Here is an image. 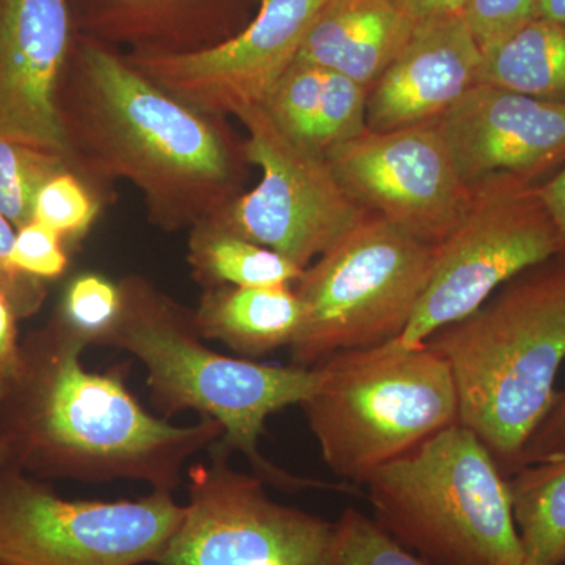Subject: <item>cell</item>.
Instances as JSON below:
<instances>
[{
	"label": "cell",
	"mask_w": 565,
	"mask_h": 565,
	"mask_svg": "<svg viewBox=\"0 0 565 565\" xmlns=\"http://www.w3.org/2000/svg\"><path fill=\"white\" fill-rule=\"evenodd\" d=\"M98 206L87 189L74 174L63 172L52 178L39 193L35 217L61 236H77L87 232Z\"/></svg>",
	"instance_id": "27"
},
{
	"label": "cell",
	"mask_w": 565,
	"mask_h": 565,
	"mask_svg": "<svg viewBox=\"0 0 565 565\" xmlns=\"http://www.w3.org/2000/svg\"><path fill=\"white\" fill-rule=\"evenodd\" d=\"M14 241V226L0 214V296L10 305L17 319H24L40 310L46 289L43 280L22 273L11 262Z\"/></svg>",
	"instance_id": "30"
},
{
	"label": "cell",
	"mask_w": 565,
	"mask_h": 565,
	"mask_svg": "<svg viewBox=\"0 0 565 565\" xmlns=\"http://www.w3.org/2000/svg\"><path fill=\"white\" fill-rule=\"evenodd\" d=\"M424 343L451 371L459 423L511 478L557 396L565 360V259L555 256L516 275L475 313Z\"/></svg>",
	"instance_id": "2"
},
{
	"label": "cell",
	"mask_w": 565,
	"mask_h": 565,
	"mask_svg": "<svg viewBox=\"0 0 565 565\" xmlns=\"http://www.w3.org/2000/svg\"><path fill=\"white\" fill-rule=\"evenodd\" d=\"M561 456H565V390L557 392L552 411L527 444L522 468L548 462Z\"/></svg>",
	"instance_id": "31"
},
{
	"label": "cell",
	"mask_w": 565,
	"mask_h": 565,
	"mask_svg": "<svg viewBox=\"0 0 565 565\" xmlns=\"http://www.w3.org/2000/svg\"><path fill=\"white\" fill-rule=\"evenodd\" d=\"M120 310V286L95 274L74 278L58 308L66 321L88 338L90 345L109 329Z\"/></svg>",
	"instance_id": "26"
},
{
	"label": "cell",
	"mask_w": 565,
	"mask_h": 565,
	"mask_svg": "<svg viewBox=\"0 0 565 565\" xmlns=\"http://www.w3.org/2000/svg\"><path fill=\"white\" fill-rule=\"evenodd\" d=\"M415 22L460 13L467 0H393Z\"/></svg>",
	"instance_id": "34"
},
{
	"label": "cell",
	"mask_w": 565,
	"mask_h": 565,
	"mask_svg": "<svg viewBox=\"0 0 565 565\" xmlns=\"http://www.w3.org/2000/svg\"><path fill=\"white\" fill-rule=\"evenodd\" d=\"M326 159L363 210L377 211V217L433 247L459 225L473 196L437 121L366 129Z\"/></svg>",
	"instance_id": "12"
},
{
	"label": "cell",
	"mask_w": 565,
	"mask_h": 565,
	"mask_svg": "<svg viewBox=\"0 0 565 565\" xmlns=\"http://www.w3.org/2000/svg\"><path fill=\"white\" fill-rule=\"evenodd\" d=\"M393 0H327L300 46L297 62L374 85L415 31Z\"/></svg>",
	"instance_id": "17"
},
{
	"label": "cell",
	"mask_w": 565,
	"mask_h": 565,
	"mask_svg": "<svg viewBox=\"0 0 565 565\" xmlns=\"http://www.w3.org/2000/svg\"><path fill=\"white\" fill-rule=\"evenodd\" d=\"M17 321L10 305L0 296V396L20 367L21 341L18 340Z\"/></svg>",
	"instance_id": "32"
},
{
	"label": "cell",
	"mask_w": 565,
	"mask_h": 565,
	"mask_svg": "<svg viewBox=\"0 0 565 565\" xmlns=\"http://www.w3.org/2000/svg\"><path fill=\"white\" fill-rule=\"evenodd\" d=\"M237 118L248 136L245 156L262 169V181L203 222L307 269L370 215L344 191L329 161L289 139L264 107Z\"/></svg>",
	"instance_id": "10"
},
{
	"label": "cell",
	"mask_w": 565,
	"mask_h": 565,
	"mask_svg": "<svg viewBox=\"0 0 565 565\" xmlns=\"http://www.w3.org/2000/svg\"><path fill=\"white\" fill-rule=\"evenodd\" d=\"M255 18L228 39L192 51H134L128 62L210 117L264 107L296 62L327 0H256Z\"/></svg>",
	"instance_id": "13"
},
{
	"label": "cell",
	"mask_w": 565,
	"mask_h": 565,
	"mask_svg": "<svg viewBox=\"0 0 565 565\" xmlns=\"http://www.w3.org/2000/svg\"><path fill=\"white\" fill-rule=\"evenodd\" d=\"M66 158L0 136V214L14 230L31 225L44 185L66 172Z\"/></svg>",
	"instance_id": "23"
},
{
	"label": "cell",
	"mask_w": 565,
	"mask_h": 565,
	"mask_svg": "<svg viewBox=\"0 0 565 565\" xmlns=\"http://www.w3.org/2000/svg\"><path fill=\"white\" fill-rule=\"evenodd\" d=\"M9 460V446L0 438V467Z\"/></svg>",
	"instance_id": "36"
},
{
	"label": "cell",
	"mask_w": 565,
	"mask_h": 565,
	"mask_svg": "<svg viewBox=\"0 0 565 565\" xmlns=\"http://www.w3.org/2000/svg\"><path fill=\"white\" fill-rule=\"evenodd\" d=\"M523 565H544V564H535V563H533V561H527V559H526V561H525V564H523ZM561 565H565V563H564V564H561Z\"/></svg>",
	"instance_id": "37"
},
{
	"label": "cell",
	"mask_w": 565,
	"mask_h": 565,
	"mask_svg": "<svg viewBox=\"0 0 565 565\" xmlns=\"http://www.w3.org/2000/svg\"><path fill=\"white\" fill-rule=\"evenodd\" d=\"M189 263L196 281L206 289L291 286L300 280L305 270L280 253L207 222L196 223L189 244Z\"/></svg>",
	"instance_id": "21"
},
{
	"label": "cell",
	"mask_w": 565,
	"mask_h": 565,
	"mask_svg": "<svg viewBox=\"0 0 565 565\" xmlns=\"http://www.w3.org/2000/svg\"><path fill=\"white\" fill-rule=\"evenodd\" d=\"M465 184L533 181L565 158V103L475 84L437 120Z\"/></svg>",
	"instance_id": "15"
},
{
	"label": "cell",
	"mask_w": 565,
	"mask_h": 565,
	"mask_svg": "<svg viewBox=\"0 0 565 565\" xmlns=\"http://www.w3.org/2000/svg\"><path fill=\"white\" fill-rule=\"evenodd\" d=\"M11 262L22 273L40 280L61 277L68 267L61 234L39 222H32L17 233Z\"/></svg>",
	"instance_id": "29"
},
{
	"label": "cell",
	"mask_w": 565,
	"mask_h": 565,
	"mask_svg": "<svg viewBox=\"0 0 565 565\" xmlns=\"http://www.w3.org/2000/svg\"><path fill=\"white\" fill-rule=\"evenodd\" d=\"M435 247L367 217L316 259L297 281L303 322L289 345L291 363L313 367L327 356L396 340L422 299Z\"/></svg>",
	"instance_id": "7"
},
{
	"label": "cell",
	"mask_w": 565,
	"mask_h": 565,
	"mask_svg": "<svg viewBox=\"0 0 565 565\" xmlns=\"http://www.w3.org/2000/svg\"><path fill=\"white\" fill-rule=\"evenodd\" d=\"M555 256L556 230L537 184L519 177L484 182L459 225L435 247L433 273L401 343L423 344L475 313L516 275Z\"/></svg>",
	"instance_id": "9"
},
{
	"label": "cell",
	"mask_w": 565,
	"mask_h": 565,
	"mask_svg": "<svg viewBox=\"0 0 565 565\" xmlns=\"http://www.w3.org/2000/svg\"><path fill=\"white\" fill-rule=\"evenodd\" d=\"M481 58L462 11L416 22L367 98V129L385 132L437 121L473 87Z\"/></svg>",
	"instance_id": "16"
},
{
	"label": "cell",
	"mask_w": 565,
	"mask_h": 565,
	"mask_svg": "<svg viewBox=\"0 0 565 565\" xmlns=\"http://www.w3.org/2000/svg\"><path fill=\"white\" fill-rule=\"evenodd\" d=\"M318 386L300 404L327 468L363 486L382 467L459 423L451 371L426 343L399 338L315 364Z\"/></svg>",
	"instance_id": "5"
},
{
	"label": "cell",
	"mask_w": 565,
	"mask_h": 565,
	"mask_svg": "<svg viewBox=\"0 0 565 565\" xmlns=\"http://www.w3.org/2000/svg\"><path fill=\"white\" fill-rule=\"evenodd\" d=\"M539 18L565 25V0H541Z\"/></svg>",
	"instance_id": "35"
},
{
	"label": "cell",
	"mask_w": 565,
	"mask_h": 565,
	"mask_svg": "<svg viewBox=\"0 0 565 565\" xmlns=\"http://www.w3.org/2000/svg\"><path fill=\"white\" fill-rule=\"evenodd\" d=\"M71 0H0V136L68 159L58 84L76 46Z\"/></svg>",
	"instance_id": "14"
},
{
	"label": "cell",
	"mask_w": 565,
	"mask_h": 565,
	"mask_svg": "<svg viewBox=\"0 0 565 565\" xmlns=\"http://www.w3.org/2000/svg\"><path fill=\"white\" fill-rule=\"evenodd\" d=\"M84 140L139 185L163 225L203 222L226 204L232 150L210 115L174 98L103 41L76 43Z\"/></svg>",
	"instance_id": "4"
},
{
	"label": "cell",
	"mask_w": 565,
	"mask_h": 565,
	"mask_svg": "<svg viewBox=\"0 0 565 565\" xmlns=\"http://www.w3.org/2000/svg\"><path fill=\"white\" fill-rule=\"evenodd\" d=\"M516 531L527 561L565 563V456L527 465L508 479Z\"/></svg>",
	"instance_id": "22"
},
{
	"label": "cell",
	"mask_w": 565,
	"mask_h": 565,
	"mask_svg": "<svg viewBox=\"0 0 565 565\" xmlns=\"http://www.w3.org/2000/svg\"><path fill=\"white\" fill-rule=\"evenodd\" d=\"M476 84L565 103V25L537 18L482 52Z\"/></svg>",
	"instance_id": "20"
},
{
	"label": "cell",
	"mask_w": 565,
	"mask_h": 565,
	"mask_svg": "<svg viewBox=\"0 0 565 565\" xmlns=\"http://www.w3.org/2000/svg\"><path fill=\"white\" fill-rule=\"evenodd\" d=\"M323 77L326 68L296 61L264 104V110L289 139L313 152L322 107Z\"/></svg>",
	"instance_id": "24"
},
{
	"label": "cell",
	"mask_w": 565,
	"mask_h": 565,
	"mask_svg": "<svg viewBox=\"0 0 565 565\" xmlns=\"http://www.w3.org/2000/svg\"><path fill=\"white\" fill-rule=\"evenodd\" d=\"M88 345L61 311L21 341L20 367L0 396L9 462L39 479L136 481L173 493L188 460L221 440V423L174 426L151 415L122 367L85 370Z\"/></svg>",
	"instance_id": "1"
},
{
	"label": "cell",
	"mask_w": 565,
	"mask_h": 565,
	"mask_svg": "<svg viewBox=\"0 0 565 565\" xmlns=\"http://www.w3.org/2000/svg\"><path fill=\"white\" fill-rule=\"evenodd\" d=\"M303 303L291 286L206 289L193 311L204 340L221 341L243 359L291 345L303 322Z\"/></svg>",
	"instance_id": "19"
},
{
	"label": "cell",
	"mask_w": 565,
	"mask_h": 565,
	"mask_svg": "<svg viewBox=\"0 0 565 565\" xmlns=\"http://www.w3.org/2000/svg\"><path fill=\"white\" fill-rule=\"evenodd\" d=\"M374 520L433 565H523L508 478L470 429L446 427L371 476Z\"/></svg>",
	"instance_id": "6"
},
{
	"label": "cell",
	"mask_w": 565,
	"mask_h": 565,
	"mask_svg": "<svg viewBox=\"0 0 565 565\" xmlns=\"http://www.w3.org/2000/svg\"><path fill=\"white\" fill-rule=\"evenodd\" d=\"M0 565H6V564L0 563Z\"/></svg>",
	"instance_id": "38"
},
{
	"label": "cell",
	"mask_w": 565,
	"mask_h": 565,
	"mask_svg": "<svg viewBox=\"0 0 565 565\" xmlns=\"http://www.w3.org/2000/svg\"><path fill=\"white\" fill-rule=\"evenodd\" d=\"M327 565H433L401 545L374 519L345 509L333 525Z\"/></svg>",
	"instance_id": "25"
},
{
	"label": "cell",
	"mask_w": 565,
	"mask_h": 565,
	"mask_svg": "<svg viewBox=\"0 0 565 565\" xmlns=\"http://www.w3.org/2000/svg\"><path fill=\"white\" fill-rule=\"evenodd\" d=\"M84 35L136 51H192L232 36L234 0H77Z\"/></svg>",
	"instance_id": "18"
},
{
	"label": "cell",
	"mask_w": 565,
	"mask_h": 565,
	"mask_svg": "<svg viewBox=\"0 0 565 565\" xmlns=\"http://www.w3.org/2000/svg\"><path fill=\"white\" fill-rule=\"evenodd\" d=\"M553 170L552 177L537 184V191L555 225L557 256L565 259V158Z\"/></svg>",
	"instance_id": "33"
},
{
	"label": "cell",
	"mask_w": 565,
	"mask_h": 565,
	"mask_svg": "<svg viewBox=\"0 0 565 565\" xmlns=\"http://www.w3.org/2000/svg\"><path fill=\"white\" fill-rule=\"evenodd\" d=\"M185 504L152 490L139 500H65L9 460L0 467V563L158 564Z\"/></svg>",
	"instance_id": "8"
},
{
	"label": "cell",
	"mask_w": 565,
	"mask_h": 565,
	"mask_svg": "<svg viewBox=\"0 0 565 565\" xmlns=\"http://www.w3.org/2000/svg\"><path fill=\"white\" fill-rule=\"evenodd\" d=\"M541 0H467L463 20L482 52L539 18Z\"/></svg>",
	"instance_id": "28"
},
{
	"label": "cell",
	"mask_w": 565,
	"mask_h": 565,
	"mask_svg": "<svg viewBox=\"0 0 565 565\" xmlns=\"http://www.w3.org/2000/svg\"><path fill=\"white\" fill-rule=\"evenodd\" d=\"M189 468V503L158 565H327L333 523L277 503L255 473L234 470L215 441Z\"/></svg>",
	"instance_id": "11"
},
{
	"label": "cell",
	"mask_w": 565,
	"mask_h": 565,
	"mask_svg": "<svg viewBox=\"0 0 565 565\" xmlns=\"http://www.w3.org/2000/svg\"><path fill=\"white\" fill-rule=\"evenodd\" d=\"M118 286L120 315L95 345L129 352L143 364L152 407L163 419L185 411L215 419L223 429L222 444L241 452L266 484L286 492L348 489L288 473L259 449L267 419L305 403L315 392V366H273L212 351L196 329L193 311L143 278L128 277Z\"/></svg>",
	"instance_id": "3"
}]
</instances>
